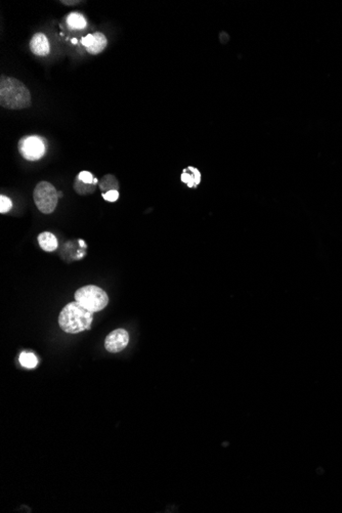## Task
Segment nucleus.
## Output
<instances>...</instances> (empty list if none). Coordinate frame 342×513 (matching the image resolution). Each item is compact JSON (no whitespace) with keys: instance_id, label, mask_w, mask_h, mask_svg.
<instances>
[{"instance_id":"1","label":"nucleus","mask_w":342,"mask_h":513,"mask_svg":"<svg viewBox=\"0 0 342 513\" xmlns=\"http://www.w3.org/2000/svg\"><path fill=\"white\" fill-rule=\"evenodd\" d=\"M0 105L10 110H23L31 106V94L26 85L14 77L0 79Z\"/></svg>"},{"instance_id":"2","label":"nucleus","mask_w":342,"mask_h":513,"mask_svg":"<svg viewBox=\"0 0 342 513\" xmlns=\"http://www.w3.org/2000/svg\"><path fill=\"white\" fill-rule=\"evenodd\" d=\"M94 315L95 312L87 309L79 302H70L60 312L59 325L64 332L77 334L91 329Z\"/></svg>"},{"instance_id":"3","label":"nucleus","mask_w":342,"mask_h":513,"mask_svg":"<svg viewBox=\"0 0 342 513\" xmlns=\"http://www.w3.org/2000/svg\"><path fill=\"white\" fill-rule=\"evenodd\" d=\"M75 300L87 309L98 312L108 305L109 296L102 288L95 285H88L75 292Z\"/></svg>"},{"instance_id":"4","label":"nucleus","mask_w":342,"mask_h":513,"mask_svg":"<svg viewBox=\"0 0 342 513\" xmlns=\"http://www.w3.org/2000/svg\"><path fill=\"white\" fill-rule=\"evenodd\" d=\"M33 198L36 207L44 214L52 213L59 201V194L48 182H40L34 189Z\"/></svg>"},{"instance_id":"5","label":"nucleus","mask_w":342,"mask_h":513,"mask_svg":"<svg viewBox=\"0 0 342 513\" xmlns=\"http://www.w3.org/2000/svg\"><path fill=\"white\" fill-rule=\"evenodd\" d=\"M46 140L39 135H26L19 141V152L28 161H37L46 153Z\"/></svg>"},{"instance_id":"6","label":"nucleus","mask_w":342,"mask_h":513,"mask_svg":"<svg viewBox=\"0 0 342 513\" xmlns=\"http://www.w3.org/2000/svg\"><path fill=\"white\" fill-rule=\"evenodd\" d=\"M129 344V334L124 329H116L108 334L105 339V348L109 353L117 354L126 349Z\"/></svg>"},{"instance_id":"7","label":"nucleus","mask_w":342,"mask_h":513,"mask_svg":"<svg viewBox=\"0 0 342 513\" xmlns=\"http://www.w3.org/2000/svg\"><path fill=\"white\" fill-rule=\"evenodd\" d=\"M31 51L38 56H45L49 53L50 46L47 37L43 33H36L30 41Z\"/></svg>"},{"instance_id":"8","label":"nucleus","mask_w":342,"mask_h":513,"mask_svg":"<svg viewBox=\"0 0 342 513\" xmlns=\"http://www.w3.org/2000/svg\"><path fill=\"white\" fill-rule=\"evenodd\" d=\"M181 180L189 188H197L201 183V174L196 167L189 166L184 169Z\"/></svg>"},{"instance_id":"9","label":"nucleus","mask_w":342,"mask_h":513,"mask_svg":"<svg viewBox=\"0 0 342 513\" xmlns=\"http://www.w3.org/2000/svg\"><path fill=\"white\" fill-rule=\"evenodd\" d=\"M39 246L46 252H52L56 248H58V240H56L55 236L49 232H43L41 233L38 238Z\"/></svg>"},{"instance_id":"10","label":"nucleus","mask_w":342,"mask_h":513,"mask_svg":"<svg viewBox=\"0 0 342 513\" xmlns=\"http://www.w3.org/2000/svg\"><path fill=\"white\" fill-rule=\"evenodd\" d=\"M66 22L70 29L72 30H83L88 25V22L85 20L84 16L77 12L69 14L66 18Z\"/></svg>"},{"instance_id":"11","label":"nucleus","mask_w":342,"mask_h":513,"mask_svg":"<svg viewBox=\"0 0 342 513\" xmlns=\"http://www.w3.org/2000/svg\"><path fill=\"white\" fill-rule=\"evenodd\" d=\"M107 44H108L107 37L103 33L97 32L94 34L93 44L89 48H87V50L91 54H99L107 47Z\"/></svg>"},{"instance_id":"12","label":"nucleus","mask_w":342,"mask_h":513,"mask_svg":"<svg viewBox=\"0 0 342 513\" xmlns=\"http://www.w3.org/2000/svg\"><path fill=\"white\" fill-rule=\"evenodd\" d=\"M100 188L103 192H109L111 190H117L118 191V188H119V185H118V182L116 180V178L114 176H111V175H108V176H105L101 182H100Z\"/></svg>"},{"instance_id":"13","label":"nucleus","mask_w":342,"mask_h":513,"mask_svg":"<svg viewBox=\"0 0 342 513\" xmlns=\"http://www.w3.org/2000/svg\"><path fill=\"white\" fill-rule=\"evenodd\" d=\"M20 363L23 367L28 369H33L37 366L38 360L32 353H22L20 356Z\"/></svg>"},{"instance_id":"14","label":"nucleus","mask_w":342,"mask_h":513,"mask_svg":"<svg viewBox=\"0 0 342 513\" xmlns=\"http://www.w3.org/2000/svg\"><path fill=\"white\" fill-rule=\"evenodd\" d=\"M74 189L76 190V192L78 194L85 195V194H89V193H93L94 192L95 185H87V184L80 182L78 179H76L75 184H74Z\"/></svg>"},{"instance_id":"15","label":"nucleus","mask_w":342,"mask_h":513,"mask_svg":"<svg viewBox=\"0 0 342 513\" xmlns=\"http://www.w3.org/2000/svg\"><path fill=\"white\" fill-rule=\"evenodd\" d=\"M77 179L80 182L87 184V185H95L96 186L98 184V180L94 178L93 174L90 173V171H81V173L78 175Z\"/></svg>"},{"instance_id":"16","label":"nucleus","mask_w":342,"mask_h":513,"mask_svg":"<svg viewBox=\"0 0 342 513\" xmlns=\"http://www.w3.org/2000/svg\"><path fill=\"white\" fill-rule=\"evenodd\" d=\"M13 208L12 200L9 197L6 196H0V212L7 213Z\"/></svg>"},{"instance_id":"17","label":"nucleus","mask_w":342,"mask_h":513,"mask_svg":"<svg viewBox=\"0 0 342 513\" xmlns=\"http://www.w3.org/2000/svg\"><path fill=\"white\" fill-rule=\"evenodd\" d=\"M102 196L108 202H116L119 198V192L117 190H111L107 193H103Z\"/></svg>"},{"instance_id":"18","label":"nucleus","mask_w":342,"mask_h":513,"mask_svg":"<svg viewBox=\"0 0 342 513\" xmlns=\"http://www.w3.org/2000/svg\"><path fill=\"white\" fill-rule=\"evenodd\" d=\"M93 42H94V34H89L88 36H85L82 39V44L87 48H89L93 44Z\"/></svg>"}]
</instances>
